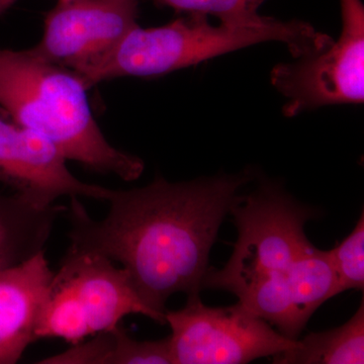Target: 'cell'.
<instances>
[{
	"label": "cell",
	"instance_id": "obj_17",
	"mask_svg": "<svg viewBox=\"0 0 364 364\" xmlns=\"http://www.w3.org/2000/svg\"><path fill=\"white\" fill-rule=\"evenodd\" d=\"M9 6H11V4H9V0H0V14H2L4 11H6Z\"/></svg>",
	"mask_w": 364,
	"mask_h": 364
},
{
	"label": "cell",
	"instance_id": "obj_14",
	"mask_svg": "<svg viewBox=\"0 0 364 364\" xmlns=\"http://www.w3.org/2000/svg\"><path fill=\"white\" fill-rule=\"evenodd\" d=\"M299 346L273 356L277 364L364 363V301L350 320L328 331L299 338Z\"/></svg>",
	"mask_w": 364,
	"mask_h": 364
},
{
	"label": "cell",
	"instance_id": "obj_9",
	"mask_svg": "<svg viewBox=\"0 0 364 364\" xmlns=\"http://www.w3.org/2000/svg\"><path fill=\"white\" fill-rule=\"evenodd\" d=\"M67 159L49 140L14 121L0 107V181L36 207L54 205L61 196L107 200L114 189L85 183L66 166Z\"/></svg>",
	"mask_w": 364,
	"mask_h": 364
},
{
	"label": "cell",
	"instance_id": "obj_15",
	"mask_svg": "<svg viewBox=\"0 0 364 364\" xmlns=\"http://www.w3.org/2000/svg\"><path fill=\"white\" fill-rule=\"evenodd\" d=\"M336 277L337 296L349 291L364 289V214L341 243L329 250Z\"/></svg>",
	"mask_w": 364,
	"mask_h": 364
},
{
	"label": "cell",
	"instance_id": "obj_5",
	"mask_svg": "<svg viewBox=\"0 0 364 364\" xmlns=\"http://www.w3.org/2000/svg\"><path fill=\"white\" fill-rule=\"evenodd\" d=\"M131 314L166 324L141 298L124 268H117L100 254L69 248L48 287L36 338H60L77 344L114 329Z\"/></svg>",
	"mask_w": 364,
	"mask_h": 364
},
{
	"label": "cell",
	"instance_id": "obj_7",
	"mask_svg": "<svg viewBox=\"0 0 364 364\" xmlns=\"http://www.w3.org/2000/svg\"><path fill=\"white\" fill-rule=\"evenodd\" d=\"M340 4L342 31L336 42L298 62L272 69V85L287 98V117L325 105L363 102V4L361 0H340Z\"/></svg>",
	"mask_w": 364,
	"mask_h": 364
},
{
	"label": "cell",
	"instance_id": "obj_1",
	"mask_svg": "<svg viewBox=\"0 0 364 364\" xmlns=\"http://www.w3.org/2000/svg\"><path fill=\"white\" fill-rule=\"evenodd\" d=\"M251 179L250 171L182 182L157 176L144 188L114 189L100 221L74 196L69 248L121 262L143 301L165 318L170 296L202 291L222 223Z\"/></svg>",
	"mask_w": 364,
	"mask_h": 364
},
{
	"label": "cell",
	"instance_id": "obj_16",
	"mask_svg": "<svg viewBox=\"0 0 364 364\" xmlns=\"http://www.w3.org/2000/svg\"><path fill=\"white\" fill-rule=\"evenodd\" d=\"M181 13L214 16L221 23H239L258 16V7L265 0H158Z\"/></svg>",
	"mask_w": 364,
	"mask_h": 364
},
{
	"label": "cell",
	"instance_id": "obj_12",
	"mask_svg": "<svg viewBox=\"0 0 364 364\" xmlns=\"http://www.w3.org/2000/svg\"><path fill=\"white\" fill-rule=\"evenodd\" d=\"M67 210L63 205L36 207L18 195L0 198V270L44 251L55 222Z\"/></svg>",
	"mask_w": 364,
	"mask_h": 364
},
{
	"label": "cell",
	"instance_id": "obj_10",
	"mask_svg": "<svg viewBox=\"0 0 364 364\" xmlns=\"http://www.w3.org/2000/svg\"><path fill=\"white\" fill-rule=\"evenodd\" d=\"M329 251L314 248L287 269L239 296L242 305L287 338L298 340L313 314L337 296Z\"/></svg>",
	"mask_w": 364,
	"mask_h": 364
},
{
	"label": "cell",
	"instance_id": "obj_18",
	"mask_svg": "<svg viewBox=\"0 0 364 364\" xmlns=\"http://www.w3.org/2000/svg\"><path fill=\"white\" fill-rule=\"evenodd\" d=\"M9 1H11V4H14V2H16V0H9Z\"/></svg>",
	"mask_w": 364,
	"mask_h": 364
},
{
	"label": "cell",
	"instance_id": "obj_4",
	"mask_svg": "<svg viewBox=\"0 0 364 364\" xmlns=\"http://www.w3.org/2000/svg\"><path fill=\"white\" fill-rule=\"evenodd\" d=\"M229 214L238 231L233 253L221 269L208 268L203 289H223L239 298L263 280L287 272L315 248L305 227L317 210L275 182H262L249 195L237 196Z\"/></svg>",
	"mask_w": 364,
	"mask_h": 364
},
{
	"label": "cell",
	"instance_id": "obj_6",
	"mask_svg": "<svg viewBox=\"0 0 364 364\" xmlns=\"http://www.w3.org/2000/svg\"><path fill=\"white\" fill-rule=\"evenodd\" d=\"M165 322L173 364H244L299 346L240 301L208 306L200 294L188 296L181 310L166 311Z\"/></svg>",
	"mask_w": 364,
	"mask_h": 364
},
{
	"label": "cell",
	"instance_id": "obj_8",
	"mask_svg": "<svg viewBox=\"0 0 364 364\" xmlns=\"http://www.w3.org/2000/svg\"><path fill=\"white\" fill-rule=\"evenodd\" d=\"M138 18V0H58L46 16L38 58L83 75L123 42Z\"/></svg>",
	"mask_w": 364,
	"mask_h": 364
},
{
	"label": "cell",
	"instance_id": "obj_3",
	"mask_svg": "<svg viewBox=\"0 0 364 364\" xmlns=\"http://www.w3.org/2000/svg\"><path fill=\"white\" fill-rule=\"evenodd\" d=\"M284 43L296 59L332 43L301 21H282L258 14L252 20L213 26L207 16L189 14L167 25L136 26L98 65L81 75L86 87L119 77H153L202 63L259 43Z\"/></svg>",
	"mask_w": 364,
	"mask_h": 364
},
{
	"label": "cell",
	"instance_id": "obj_2",
	"mask_svg": "<svg viewBox=\"0 0 364 364\" xmlns=\"http://www.w3.org/2000/svg\"><path fill=\"white\" fill-rule=\"evenodd\" d=\"M82 79L30 50L0 49V107L16 123L49 140L67 160L124 181L142 176L143 160L105 139Z\"/></svg>",
	"mask_w": 364,
	"mask_h": 364
},
{
	"label": "cell",
	"instance_id": "obj_13",
	"mask_svg": "<svg viewBox=\"0 0 364 364\" xmlns=\"http://www.w3.org/2000/svg\"><path fill=\"white\" fill-rule=\"evenodd\" d=\"M88 341L72 345L41 364H173L169 337L139 341L119 326L97 333Z\"/></svg>",
	"mask_w": 364,
	"mask_h": 364
},
{
	"label": "cell",
	"instance_id": "obj_11",
	"mask_svg": "<svg viewBox=\"0 0 364 364\" xmlns=\"http://www.w3.org/2000/svg\"><path fill=\"white\" fill-rule=\"evenodd\" d=\"M54 272L45 251L0 270V364L18 363L36 338V326Z\"/></svg>",
	"mask_w": 364,
	"mask_h": 364
}]
</instances>
